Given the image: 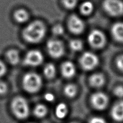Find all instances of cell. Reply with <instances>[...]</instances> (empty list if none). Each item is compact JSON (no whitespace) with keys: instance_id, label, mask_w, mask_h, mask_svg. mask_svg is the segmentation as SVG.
<instances>
[{"instance_id":"cell-17","label":"cell","mask_w":123,"mask_h":123,"mask_svg":"<svg viewBox=\"0 0 123 123\" xmlns=\"http://www.w3.org/2000/svg\"><path fill=\"white\" fill-rule=\"evenodd\" d=\"M7 58L8 62L12 64H17L20 60L19 52L17 50H13V49L9 50L7 53Z\"/></svg>"},{"instance_id":"cell-2","label":"cell","mask_w":123,"mask_h":123,"mask_svg":"<svg viewBox=\"0 0 123 123\" xmlns=\"http://www.w3.org/2000/svg\"><path fill=\"white\" fill-rule=\"evenodd\" d=\"M23 85L27 92L30 93L36 92L42 87V78L36 73L30 72L26 73L23 79Z\"/></svg>"},{"instance_id":"cell-27","label":"cell","mask_w":123,"mask_h":123,"mask_svg":"<svg viewBox=\"0 0 123 123\" xmlns=\"http://www.w3.org/2000/svg\"><path fill=\"white\" fill-rule=\"evenodd\" d=\"M7 85L3 82H0V95H3L6 94L7 91Z\"/></svg>"},{"instance_id":"cell-14","label":"cell","mask_w":123,"mask_h":123,"mask_svg":"<svg viewBox=\"0 0 123 123\" xmlns=\"http://www.w3.org/2000/svg\"><path fill=\"white\" fill-rule=\"evenodd\" d=\"M90 85L95 88H100L103 86L105 83V79L103 74L97 73L90 77Z\"/></svg>"},{"instance_id":"cell-26","label":"cell","mask_w":123,"mask_h":123,"mask_svg":"<svg viewBox=\"0 0 123 123\" xmlns=\"http://www.w3.org/2000/svg\"><path fill=\"white\" fill-rule=\"evenodd\" d=\"M114 94L118 97H123V86H118L114 90Z\"/></svg>"},{"instance_id":"cell-15","label":"cell","mask_w":123,"mask_h":123,"mask_svg":"<svg viewBox=\"0 0 123 123\" xmlns=\"http://www.w3.org/2000/svg\"><path fill=\"white\" fill-rule=\"evenodd\" d=\"M14 18L15 20L19 23H24L27 21L29 18V14L25 10H18L14 13Z\"/></svg>"},{"instance_id":"cell-29","label":"cell","mask_w":123,"mask_h":123,"mask_svg":"<svg viewBox=\"0 0 123 123\" xmlns=\"http://www.w3.org/2000/svg\"><path fill=\"white\" fill-rule=\"evenodd\" d=\"M90 123H106V121H105L104 119L102 118L98 117H93L91 120L90 121Z\"/></svg>"},{"instance_id":"cell-4","label":"cell","mask_w":123,"mask_h":123,"mask_svg":"<svg viewBox=\"0 0 123 123\" xmlns=\"http://www.w3.org/2000/svg\"><path fill=\"white\" fill-rule=\"evenodd\" d=\"M103 8L112 16H120L123 14V2L121 0H105L103 2Z\"/></svg>"},{"instance_id":"cell-8","label":"cell","mask_w":123,"mask_h":123,"mask_svg":"<svg viewBox=\"0 0 123 123\" xmlns=\"http://www.w3.org/2000/svg\"><path fill=\"white\" fill-rule=\"evenodd\" d=\"M91 102L92 106L98 110H103L109 103V98L105 93L102 92H96L91 98Z\"/></svg>"},{"instance_id":"cell-25","label":"cell","mask_w":123,"mask_h":123,"mask_svg":"<svg viewBox=\"0 0 123 123\" xmlns=\"http://www.w3.org/2000/svg\"><path fill=\"white\" fill-rule=\"evenodd\" d=\"M116 64L118 69L123 72V55L118 57L116 60Z\"/></svg>"},{"instance_id":"cell-21","label":"cell","mask_w":123,"mask_h":123,"mask_svg":"<svg viewBox=\"0 0 123 123\" xmlns=\"http://www.w3.org/2000/svg\"><path fill=\"white\" fill-rule=\"evenodd\" d=\"M64 93L67 97H73L77 94V88L73 84H68L64 88Z\"/></svg>"},{"instance_id":"cell-11","label":"cell","mask_w":123,"mask_h":123,"mask_svg":"<svg viewBox=\"0 0 123 123\" xmlns=\"http://www.w3.org/2000/svg\"><path fill=\"white\" fill-rule=\"evenodd\" d=\"M61 73L64 78H73L76 74V67L74 64L70 61L64 62L61 66Z\"/></svg>"},{"instance_id":"cell-19","label":"cell","mask_w":123,"mask_h":123,"mask_svg":"<svg viewBox=\"0 0 123 123\" xmlns=\"http://www.w3.org/2000/svg\"><path fill=\"white\" fill-rule=\"evenodd\" d=\"M44 74L46 76V78H53L56 74V68L55 66L52 64H48L44 67Z\"/></svg>"},{"instance_id":"cell-12","label":"cell","mask_w":123,"mask_h":123,"mask_svg":"<svg viewBox=\"0 0 123 123\" xmlns=\"http://www.w3.org/2000/svg\"><path fill=\"white\" fill-rule=\"evenodd\" d=\"M113 118L117 121H123V101L117 102L113 106L111 111Z\"/></svg>"},{"instance_id":"cell-28","label":"cell","mask_w":123,"mask_h":123,"mask_svg":"<svg viewBox=\"0 0 123 123\" xmlns=\"http://www.w3.org/2000/svg\"><path fill=\"white\" fill-rule=\"evenodd\" d=\"M6 71H7V68L6 65L2 61H0V78L6 74Z\"/></svg>"},{"instance_id":"cell-3","label":"cell","mask_w":123,"mask_h":123,"mask_svg":"<svg viewBox=\"0 0 123 123\" xmlns=\"http://www.w3.org/2000/svg\"><path fill=\"white\" fill-rule=\"evenodd\" d=\"M12 109L13 114L19 119H25L28 117L30 113L28 103L23 97H17L13 100Z\"/></svg>"},{"instance_id":"cell-24","label":"cell","mask_w":123,"mask_h":123,"mask_svg":"<svg viewBox=\"0 0 123 123\" xmlns=\"http://www.w3.org/2000/svg\"><path fill=\"white\" fill-rule=\"evenodd\" d=\"M53 32L55 35H61L63 33L64 28L62 26L60 25H57L54 27L52 30Z\"/></svg>"},{"instance_id":"cell-1","label":"cell","mask_w":123,"mask_h":123,"mask_svg":"<svg viewBox=\"0 0 123 123\" xmlns=\"http://www.w3.org/2000/svg\"><path fill=\"white\" fill-rule=\"evenodd\" d=\"M46 34V28L44 24L36 20L28 25L24 30L23 36L29 43H36L40 42Z\"/></svg>"},{"instance_id":"cell-16","label":"cell","mask_w":123,"mask_h":123,"mask_svg":"<svg viewBox=\"0 0 123 123\" xmlns=\"http://www.w3.org/2000/svg\"><path fill=\"white\" fill-rule=\"evenodd\" d=\"M68 114V108L64 103H61L58 105L55 109V114L60 119L64 118Z\"/></svg>"},{"instance_id":"cell-30","label":"cell","mask_w":123,"mask_h":123,"mask_svg":"<svg viewBox=\"0 0 123 123\" xmlns=\"http://www.w3.org/2000/svg\"><path fill=\"white\" fill-rule=\"evenodd\" d=\"M44 98L48 102H52V101L54 100L55 97H54V94L50 93V92H48V93H46L44 95Z\"/></svg>"},{"instance_id":"cell-5","label":"cell","mask_w":123,"mask_h":123,"mask_svg":"<svg viewBox=\"0 0 123 123\" xmlns=\"http://www.w3.org/2000/svg\"><path fill=\"white\" fill-rule=\"evenodd\" d=\"M80 62L84 70H91L97 67L99 63V60L97 55L92 52H86L82 55Z\"/></svg>"},{"instance_id":"cell-23","label":"cell","mask_w":123,"mask_h":123,"mask_svg":"<svg viewBox=\"0 0 123 123\" xmlns=\"http://www.w3.org/2000/svg\"><path fill=\"white\" fill-rule=\"evenodd\" d=\"M62 4L66 8L72 9L76 6L78 0H62Z\"/></svg>"},{"instance_id":"cell-22","label":"cell","mask_w":123,"mask_h":123,"mask_svg":"<svg viewBox=\"0 0 123 123\" xmlns=\"http://www.w3.org/2000/svg\"><path fill=\"white\" fill-rule=\"evenodd\" d=\"M70 46L74 51H79L82 49V42L79 40H73L70 43Z\"/></svg>"},{"instance_id":"cell-31","label":"cell","mask_w":123,"mask_h":123,"mask_svg":"<svg viewBox=\"0 0 123 123\" xmlns=\"http://www.w3.org/2000/svg\"></svg>"},{"instance_id":"cell-6","label":"cell","mask_w":123,"mask_h":123,"mask_svg":"<svg viewBox=\"0 0 123 123\" xmlns=\"http://www.w3.org/2000/svg\"><path fill=\"white\" fill-rule=\"evenodd\" d=\"M88 40L91 46L100 49L105 45L106 38L102 31L98 30H94L88 35Z\"/></svg>"},{"instance_id":"cell-13","label":"cell","mask_w":123,"mask_h":123,"mask_svg":"<svg viewBox=\"0 0 123 123\" xmlns=\"http://www.w3.org/2000/svg\"><path fill=\"white\" fill-rule=\"evenodd\" d=\"M111 32L117 41L123 43V23H115L112 27Z\"/></svg>"},{"instance_id":"cell-20","label":"cell","mask_w":123,"mask_h":123,"mask_svg":"<svg viewBox=\"0 0 123 123\" xmlns=\"http://www.w3.org/2000/svg\"><path fill=\"white\" fill-rule=\"evenodd\" d=\"M47 113H48L47 108L43 105H38L36 106L34 111V114L38 118L44 117L46 116Z\"/></svg>"},{"instance_id":"cell-9","label":"cell","mask_w":123,"mask_h":123,"mask_svg":"<svg viewBox=\"0 0 123 123\" xmlns=\"http://www.w3.org/2000/svg\"><path fill=\"white\" fill-rule=\"evenodd\" d=\"M43 56L42 53L37 50H32L28 52L24 60V64L26 66H38L42 63Z\"/></svg>"},{"instance_id":"cell-18","label":"cell","mask_w":123,"mask_h":123,"mask_svg":"<svg viewBox=\"0 0 123 123\" xmlns=\"http://www.w3.org/2000/svg\"><path fill=\"white\" fill-rule=\"evenodd\" d=\"M80 12L84 15H89L94 10V5L91 1H85L80 6Z\"/></svg>"},{"instance_id":"cell-7","label":"cell","mask_w":123,"mask_h":123,"mask_svg":"<svg viewBox=\"0 0 123 123\" xmlns=\"http://www.w3.org/2000/svg\"><path fill=\"white\" fill-rule=\"evenodd\" d=\"M49 54L54 58H59L63 55L64 48L62 42L56 39L49 40L47 44Z\"/></svg>"},{"instance_id":"cell-10","label":"cell","mask_w":123,"mask_h":123,"mask_svg":"<svg viewBox=\"0 0 123 123\" xmlns=\"http://www.w3.org/2000/svg\"><path fill=\"white\" fill-rule=\"evenodd\" d=\"M68 27L71 32L75 34H79L84 31L85 24L78 16L73 15L68 20Z\"/></svg>"}]
</instances>
